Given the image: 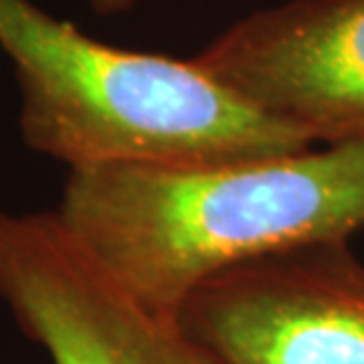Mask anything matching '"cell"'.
I'll return each instance as SVG.
<instances>
[{"label":"cell","instance_id":"obj_1","mask_svg":"<svg viewBox=\"0 0 364 364\" xmlns=\"http://www.w3.org/2000/svg\"><path fill=\"white\" fill-rule=\"evenodd\" d=\"M55 213L123 287L180 315L218 274L364 230V142L215 164L71 168Z\"/></svg>","mask_w":364,"mask_h":364},{"label":"cell","instance_id":"obj_2","mask_svg":"<svg viewBox=\"0 0 364 364\" xmlns=\"http://www.w3.org/2000/svg\"><path fill=\"white\" fill-rule=\"evenodd\" d=\"M0 48L17 69L26 144L69 168L215 164L315 147L194 60L105 46L31 0H0Z\"/></svg>","mask_w":364,"mask_h":364},{"label":"cell","instance_id":"obj_3","mask_svg":"<svg viewBox=\"0 0 364 364\" xmlns=\"http://www.w3.org/2000/svg\"><path fill=\"white\" fill-rule=\"evenodd\" d=\"M0 298L53 364H225L180 315L109 274L55 210H0Z\"/></svg>","mask_w":364,"mask_h":364},{"label":"cell","instance_id":"obj_4","mask_svg":"<svg viewBox=\"0 0 364 364\" xmlns=\"http://www.w3.org/2000/svg\"><path fill=\"white\" fill-rule=\"evenodd\" d=\"M180 317L225 364H364V263L348 242L298 246L218 274Z\"/></svg>","mask_w":364,"mask_h":364},{"label":"cell","instance_id":"obj_5","mask_svg":"<svg viewBox=\"0 0 364 364\" xmlns=\"http://www.w3.org/2000/svg\"><path fill=\"white\" fill-rule=\"evenodd\" d=\"M194 62L312 144L364 142V0L256 12Z\"/></svg>","mask_w":364,"mask_h":364},{"label":"cell","instance_id":"obj_6","mask_svg":"<svg viewBox=\"0 0 364 364\" xmlns=\"http://www.w3.org/2000/svg\"><path fill=\"white\" fill-rule=\"evenodd\" d=\"M135 0H92L95 10L100 12H119V10H126V7L133 5Z\"/></svg>","mask_w":364,"mask_h":364}]
</instances>
